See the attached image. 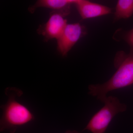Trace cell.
Instances as JSON below:
<instances>
[{
    "label": "cell",
    "mask_w": 133,
    "mask_h": 133,
    "mask_svg": "<svg viewBox=\"0 0 133 133\" xmlns=\"http://www.w3.org/2000/svg\"><path fill=\"white\" fill-rule=\"evenodd\" d=\"M5 94L7 101L1 106L2 114L0 121L1 131L7 130L14 133L19 127L24 125L35 119L34 115L28 108L17 100L23 92L18 88L8 87Z\"/></svg>",
    "instance_id": "7a4b0ae2"
},
{
    "label": "cell",
    "mask_w": 133,
    "mask_h": 133,
    "mask_svg": "<svg viewBox=\"0 0 133 133\" xmlns=\"http://www.w3.org/2000/svg\"><path fill=\"white\" fill-rule=\"evenodd\" d=\"M65 133H80L79 132H78V131H75V130H73V131H71V130H68V131H66L65 132Z\"/></svg>",
    "instance_id": "30bf717a"
},
{
    "label": "cell",
    "mask_w": 133,
    "mask_h": 133,
    "mask_svg": "<svg viewBox=\"0 0 133 133\" xmlns=\"http://www.w3.org/2000/svg\"><path fill=\"white\" fill-rule=\"evenodd\" d=\"M86 34L85 28L79 23L67 24L57 40L58 50L63 56H66L78 40Z\"/></svg>",
    "instance_id": "277c9868"
},
{
    "label": "cell",
    "mask_w": 133,
    "mask_h": 133,
    "mask_svg": "<svg viewBox=\"0 0 133 133\" xmlns=\"http://www.w3.org/2000/svg\"><path fill=\"white\" fill-rule=\"evenodd\" d=\"M133 14V0H119L114 13L115 21L122 19H128Z\"/></svg>",
    "instance_id": "ba28073f"
},
{
    "label": "cell",
    "mask_w": 133,
    "mask_h": 133,
    "mask_svg": "<svg viewBox=\"0 0 133 133\" xmlns=\"http://www.w3.org/2000/svg\"><path fill=\"white\" fill-rule=\"evenodd\" d=\"M67 15L62 11L54 10L50 14L47 22L39 26L37 33L44 37L46 42L54 38L57 40L67 24L64 18Z\"/></svg>",
    "instance_id": "5b68a950"
},
{
    "label": "cell",
    "mask_w": 133,
    "mask_h": 133,
    "mask_svg": "<svg viewBox=\"0 0 133 133\" xmlns=\"http://www.w3.org/2000/svg\"><path fill=\"white\" fill-rule=\"evenodd\" d=\"M122 38L124 41L133 49V28L129 31L124 33Z\"/></svg>",
    "instance_id": "9c48e42d"
},
{
    "label": "cell",
    "mask_w": 133,
    "mask_h": 133,
    "mask_svg": "<svg viewBox=\"0 0 133 133\" xmlns=\"http://www.w3.org/2000/svg\"><path fill=\"white\" fill-rule=\"evenodd\" d=\"M76 0H39L29 8V11L33 14L37 9L44 8L62 11L69 15L70 13L71 5L75 4Z\"/></svg>",
    "instance_id": "52a82bcc"
},
{
    "label": "cell",
    "mask_w": 133,
    "mask_h": 133,
    "mask_svg": "<svg viewBox=\"0 0 133 133\" xmlns=\"http://www.w3.org/2000/svg\"><path fill=\"white\" fill-rule=\"evenodd\" d=\"M103 102V107L92 117L83 131L87 130L91 133H106L109 124L115 115L127 110V105L116 97H107Z\"/></svg>",
    "instance_id": "3957f363"
},
{
    "label": "cell",
    "mask_w": 133,
    "mask_h": 133,
    "mask_svg": "<svg viewBox=\"0 0 133 133\" xmlns=\"http://www.w3.org/2000/svg\"><path fill=\"white\" fill-rule=\"evenodd\" d=\"M76 5L83 19L94 18L111 14L112 9L104 5L86 0H76Z\"/></svg>",
    "instance_id": "8992f818"
},
{
    "label": "cell",
    "mask_w": 133,
    "mask_h": 133,
    "mask_svg": "<svg viewBox=\"0 0 133 133\" xmlns=\"http://www.w3.org/2000/svg\"><path fill=\"white\" fill-rule=\"evenodd\" d=\"M114 64L117 70L108 81L88 86V94L103 102L109 92L133 84V49H131L128 54L123 51L117 52Z\"/></svg>",
    "instance_id": "6da1fadb"
}]
</instances>
